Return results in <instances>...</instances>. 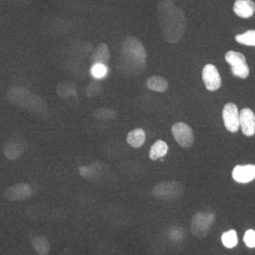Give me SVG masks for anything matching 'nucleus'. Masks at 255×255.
I'll return each instance as SVG.
<instances>
[{
  "instance_id": "nucleus-26",
  "label": "nucleus",
  "mask_w": 255,
  "mask_h": 255,
  "mask_svg": "<svg viewBox=\"0 0 255 255\" xmlns=\"http://www.w3.org/2000/svg\"><path fill=\"white\" fill-rule=\"evenodd\" d=\"M102 86L98 82H92L87 87L86 95L87 98H93L100 95L102 91Z\"/></svg>"
},
{
  "instance_id": "nucleus-14",
  "label": "nucleus",
  "mask_w": 255,
  "mask_h": 255,
  "mask_svg": "<svg viewBox=\"0 0 255 255\" xmlns=\"http://www.w3.org/2000/svg\"><path fill=\"white\" fill-rule=\"evenodd\" d=\"M26 111L39 118H45L48 113L46 101L38 95H33L31 103Z\"/></svg>"
},
{
  "instance_id": "nucleus-11",
  "label": "nucleus",
  "mask_w": 255,
  "mask_h": 255,
  "mask_svg": "<svg viewBox=\"0 0 255 255\" xmlns=\"http://www.w3.org/2000/svg\"><path fill=\"white\" fill-rule=\"evenodd\" d=\"M6 97L11 104L26 110L31 103L33 95L26 89L16 87L9 89Z\"/></svg>"
},
{
  "instance_id": "nucleus-8",
  "label": "nucleus",
  "mask_w": 255,
  "mask_h": 255,
  "mask_svg": "<svg viewBox=\"0 0 255 255\" xmlns=\"http://www.w3.org/2000/svg\"><path fill=\"white\" fill-rule=\"evenodd\" d=\"M33 194L31 186L26 183H17L8 187L4 192V196L9 201H21L29 199Z\"/></svg>"
},
{
  "instance_id": "nucleus-29",
  "label": "nucleus",
  "mask_w": 255,
  "mask_h": 255,
  "mask_svg": "<svg viewBox=\"0 0 255 255\" xmlns=\"http://www.w3.org/2000/svg\"><path fill=\"white\" fill-rule=\"evenodd\" d=\"M10 4L16 6H25L31 4L33 0H5Z\"/></svg>"
},
{
  "instance_id": "nucleus-17",
  "label": "nucleus",
  "mask_w": 255,
  "mask_h": 255,
  "mask_svg": "<svg viewBox=\"0 0 255 255\" xmlns=\"http://www.w3.org/2000/svg\"><path fill=\"white\" fill-rule=\"evenodd\" d=\"M110 59V52L108 46L105 43H100L95 48L92 53V61L95 64H104L108 63Z\"/></svg>"
},
{
  "instance_id": "nucleus-20",
  "label": "nucleus",
  "mask_w": 255,
  "mask_h": 255,
  "mask_svg": "<svg viewBox=\"0 0 255 255\" xmlns=\"http://www.w3.org/2000/svg\"><path fill=\"white\" fill-rule=\"evenodd\" d=\"M168 152V145L162 140H157L150 147L149 157L152 160L162 158Z\"/></svg>"
},
{
  "instance_id": "nucleus-2",
  "label": "nucleus",
  "mask_w": 255,
  "mask_h": 255,
  "mask_svg": "<svg viewBox=\"0 0 255 255\" xmlns=\"http://www.w3.org/2000/svg\"><path fill=\"white\" fill-rule=\"evenodd\" d=\"M147 66V53L141 41L133 36H128L122 43L119 59L121 73L127 77L138 76Z\"/></svg>"
},
{
  "instance_id": "nucleus-13",
  "label": "nucleus",
  "mask_w": 255,
  "mask_h": 255,
  "mask_svg": "<svg viewBox=\"0 0 255 255\" xmlns=\"http://www.w3.org/2000/svg\"><path fill=\"white\" fill-rule=\"evenodd\" d=\"M233 178L238 183L251 182L255 179V165H238L233 169Z\"/></svg>"
},
{
  "instance_id": "nucleus-7",
  "label": "nucleus",
  "mask_w": 255,
  "mask_h": 255,
  "mask_svg": "<svg viewBox=\"0 0 255 255\" xmlns=\"http://www.w3.org/2000/svg\"><path fill=\"white\" fill-rule=\"evenodd\" d=\"M172 133L174 138L181 147L188 148L194 144V132L187 124L182 122L174 124L172 127Z\"/></svg>"
},
{
  "instance_id": "nucleus-5",
  "label": "nucleus",
  "mask_w": 255,
  "mask_h": 255,
  "mask_svg": "<svg viewBox=\"0 0 255 255\" xmlns=\"http://www.w3.org/2000/svg\"><path fill=\"white\" fill-rule=\"evenodd\" d=\"M225 59L231 66V72L234 76L242 79L248 78L250 68L246 63V58L240 52L229 50L225 55Z\"/></svg>"
},
{
  "instance_id": "nucleus-18",
  "label": "nucleus",
  "mask_w": 255,
  "mask_h": 255,
  "mask_svg": "<svg viewBox=\"0 0 255 255\" xmlns=\"http://www.w3.org/2000/svg\"><path fill=\"white\" fill-rule=\"evenodd\" d=\"M145 130L142 128H136L128 133L127 141L132 147L138 148L145 143Z\"/></svg>"
},
{
  "instance_id": "nucleus-21",
  "label": "nucleus",
  "mask_w": 255,
  "mask_h": 255,
  "mask_svg": "<svg viewBox=\"0 0 255 255\" xmlns=\"http://www.w3.org/2000/svg\"><path fill=\"white\" fill-rule=\"evenodd\" d=\"M147 88L152 91L164 92L168 88V82L165 78L160 76L150 77L146 82Z\"/></svg>"
},
{
  "instance_id": "nucleus-1",
  "label": "nucleus",
  "mask_w": 255,
  "mask_h": 255,
  "mask_svg": "<svg viewBox=\"0 0 255 255\" xmlns=\"http://www.w3.org/2000/svg\"><path fill=\"white\" fill-rule=\"evenodd\" d=\"M157 17L164 39L172 44L180 41L187 26L182 9L171 0H161L157 6Z\"/></svg>"
},
{
  "instance_id": "nucleus-16",
  "label": "nucleus",
  "mask_w": 255,
  "mask_h": 255,
  "mask_svg": "<svg viewBox=\"0 0 255 255\" xmlns=\"http://www.w3.org/2000/svg\"><path fill=\"white\" fill-rule=\"evenodd\" d=\"M32 247L38 254L46 255L50 251V245L48 238L43 235H36L31 239Z\"/></svg>"
},
{
  "instance_id": "nucleus-22",
  "label": "nucleus",
  "mask_w": 255,
  "mask_h": 255,
  "mask_svg": "<svg viewBox=\"0 0 255 255\" xmlns=\"http://www.w3.org/2000/svg\"><path fill=\"white\" fill-rule=\"evenodd\" d=\"M56 91L62 99L68 98L70 96H76V87L71 82H61L57 85Z\"/></svg>"
},
{
  "instance_id": "nucleus-3",
  "label": "nucleus",
  "mask_w": 255,
  "mask_h": 255,
  "mask_svg": "<svg viewBox=\"0 0 255 255\" xmlns=\"http://www.w3.org/2000/svg\"><path fill=\"white\" fill-rule=\"evenodd\" d=\"M185 192V188L177 181H165L153 187L152 195L159 200L170 201L180 199Z\"/></svg>"
},
{
  "instance_id": "nucleus-10",
  "label": "nucleus",
  "mask_w": 255,
  "mask_h": 255,
  "mask_svg": "<svg viewBox=\"0 0 255 255\" xmlns=\"http://www.w3.org/2000/svg\"><path fill=\"white\" fill-rule=\"evenodd\" d=\"M202 79L206 88L209 91H216L222 85V80L219 70L212 64H207L204 67L202 70Z\"/></svg>"
},
{
  "instance_id": "nucleus-27",
  "label": "nucleus",
  "mask_w": 255,
  "mask_h": 255,
  "mask_svg": "<svg viewBox=\"0 0 255 255\" xmlns=\"http://www.w3.org/2000/svg\"><path fill=\"white\" fill-rule=\"evenodd\" d=\"M108 68L104 64H95L92 68V74L96 78H102L107 75Z\"/></svg>"
},
{
  "instance_id": "nucleus-25",
  "label": "nucleus",
  "mask_w": 255,
  "mask_h": 255,
  "mask_svg": "<svg viewBox=\"0 0 255 255\" xmlns=\"http://www.w3.org/2000/svg\"><path fill=\"white\" fill-rule=\"evenodd\" d=\"M221 241H222L223 246L226 248H235L237 246L238 243L237 233L235 230H231L228 232L224 233L221 237Z\"/></svg>"
},
{
  "instance_id": "nucleus-6",
  "label": "nucleus",
  "mask_w": 255,
  "mask_h": 255,
  "mask_svg": "<svg viewBox=\"0 0 255 255\" xmlns=\"http://www.w3.org/2000/svg\"><path fill=\"white\" fill-rule=\"evenodd\" d=\"M28 144L22 136L14 135L6 140L3 145V152L6 158L16 160L24 153Z\"/></svg>"
},
{
  "instance_id": "nucleus-4",
  "label": "nucleus",
  "mask_w": 255,
  "mask_h": 255,
  "mask_svg": "<svg viewBox=\"0 0 255 255\" xmlns=\"http://www.w3.org/2000/svg\"><path fill=\"white\" fill-rule=\"evenodd\" d=\"M215 221L214 214L211 213L199 212L193 216L190 226L191 233L194 237L204 238L211 231Z\"/></svg>"
},
{
  "instance_id": "nucleus-12",
  "label": "nucleus",
  "mask_w": 255,
  "mask_h": 255,
  "mask_svg": "<svg viewBox=\"0 0 255 255\" xmlns=\"http://www.w3.org/2000/svg\"><path fill=\"white\" fill-rule=\"evenodd\" d=\"M240 127L242 132L246 136L251 137L255 134V115L249 108H245L240 112Z\"/></svg>"
},
{
  "instance_id": "nucleus-9",
  "label": "nucleus",
  "mask_w": 255,
  "mask_h": 255,
  "mask_svg": "<svg viewBox=\"0 0 255 255\" xmlns=\"http://www.w3.org/2000/svg\"><path fill=\"white\" fill-rule=\"evenodd\" d=\"M223 122L226 129L231 132H236L240 128V113L237 106L228 103L223 107Z\"/></svg>"
},
{
  "instance_id": "nucleus-15",
  "label": "nucleus",
  "mask_w": 255,
  "mask_h": 255,
  "mask_svg": "<svg viewBox=\"0 0 255 255\" xmlns=\"http://www.w3.org/2000/svg\"><path fill=\"white\" fill-rule=\"evenodd\" d=\"M233 11L239 17L250 18L254 14L255 4L252 0H236L233 6Z\"/></svg>"
},
{
  "instance_id": "nucleus-19",
  "label": "nucleus",
  "mask_w": 255,
  "mask_h": 255,
  "mask_svg": "<svg viewBox=\"0 0 255 255\" xmlns=\"http://www.w3.org/2000/svg\"><path fill=\"white\" fill-rule=\"evenodd\" d=\"M80 175L91 182H99L101 179L100 169L95 162L89 165H84L79 168Z\"/></svg>"
},
{
  "instance_id": "nucleus-23",
  "label": "nucleus",
  "mask_w": 255,
  "mask_h": 255,
  "mask_svg": "<svg viewBox=\"0 0 255 255\" xmlns=\"http://www.w3.org/2000/svg\"><path fill=\"white\" fill-rule=\"evenodd\" d=\"M92 115L97 120L110 121L117 118V114L115 111L110 108H99L94 111Z\"/></svg>"
},
{
  "instance_id": "nucleus-30",
  "label": "nucleus",
  "mask_w": 255,
  "mask_h": 255,
  "mask_svg": "<svg viewBox=\"0 0 255 255\" xmlns=\"http://www.w3.org/2000/svg\"><path fill=\"white\" fill-rule=\"evenodd\" d=\"M160 160H161V162H163L164 159H162V158H160Z\"/></svg>"
},
{
  "instance_id": "nucleus-28",
  "label": "nucleus",
  "mask_w": 255,
  "mask_h": 255,
  "mask_svg": "<svg viewBox=\"0 0 255 255\" xmlns=\"http://www.w3.org/2000/svg\"><path fill=\"white\" fill-rule=\"evenodd\" d=\"M245 243L248 248H255V231L254 230H248L245 234L244 238Z\"/></svg>"
},
{
  "instance_id": "nucleus-24",
  "label": "nucleus",
  "mask_w": 255,
  "mask_h": 255,
  "mask_svg": "<svg viewBox=\"0 0 255 255\" xmlns=\"http://www.w3.org/2000/svg\"><path fill=\"white\" fill-rule=\"evenodd\" d=\"M236 41L241 44L255 46V30H249L236 36Z\"/></svg>"
}]
</instances>
